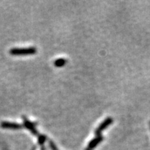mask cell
<instances>
[{
  "label": "cell",
  "mask_w": 150,
  "mask_h": 150,
  "mask_svg": "<svg viewBox=\"0 0 150 150\" xmlns=\"http://www.w3.org/2000/svg\"><path fill=\"white\" fill-rule=\"evenodd\" d=\"M112 120L111 118H107V119L105 120L98 127V128L97 129V130L95 131V134L97 135L100 134V133L102 132L103 130H104V129H106L108 125H110V124L112 123Z\"/></svg>",
  "instance_id": "2"
},
{
  "label": "cell",
  "mask_w": 150,
  "mask_h": 150,
  "mask_svg": "<svg viewBox=\"0 0 150 150\" xmlns=\"http://www.w3.org/2000/svg\"><path fill=\"white\" fill-rule=\"evenodd\" d=\"M2 128L8 129H20L21 128V125L17 123L8 122H2L1 124Z\"/></svg>",
  "instance_id": "3"
},
{
  "label": "cell",
  "mask_w": 150,
  "mask_h": 150,
  "mask_svg": "<svg viewBox=\"0 0 150 150\" xmlns=\"http://www.w3.org/2000/svg\"><path fill=\"white\" fill-rule=\"evenodd\" d=\"M50 147L52 148V150H59V149H57V147H56V145H54V144L52 142H50Z\"/></svg>",
  "instance_id": "8"
},
{
  "label": "cell",
  "mask_w": 150,
  "mask_h": 150,
  "mask_svg": "<svg viewBox=\"0 0 150 150\" xmlns=\"http://www.w3.org/2000/svg\"><path fill=\"white\" fill-rule=\"evenodd\" d=\"M45 137L43 136H41L40 138H39V140H38V142H40V144H42L43 142L45 141Z\"/></svg>",
  "instance_id": "7"
},
{
  "label": "cell",
  "mask_w": 150,
  "mask_h": 150,
  "mask_svg": "<svg viewBox=\"0 0 150 150\" xmlns=\"http://www.w3.org/2000/svg\"><path fill=\"white\" fill-rule=\"evenodd\" d=\"M25 126L27 129H29V130L31 131L33 134H36V130H35L34 127H33V124H31V122H29L27 121L25 122Z\"/></svg>",
  "instance_id": "6"
},
{
  "label": "cell",
  "mask_w": 150,
  "mask_h": 150,
  "mask_svg": "<svg viewBox=\"0 0 150 150\" xmlns=\"http://www.w3.org/2000/svg\"><path fill=\"white\" fill-rule=\"evenodd\" d=\"M103 139V138L101 136H99L97 137V138H95V139L92 140L91 142H90L88 146V148L86 149V150H91L93 148H95L96 146L98 145L100 142H102V140Z\"/></svg>",
  "instance_id": "4"
},
{
  "label": "cell",
  "mask_w": 150,
  "mask_h": 150,
  "mask_svg": "<svg viewBox=\"0 0 150 150\" xmlns=\"http://www.w3.org/2000/svg\"><path fill=\"white\" fill-rule=\"evenodd\" d=\"M66 63V61L64 59H59L54 62V65L56 67H62Z\"/></svg>",
  "instance_id": "5"
},
{
  "label": "cell",
  "mask_w": 150,
  "mask_h": 150,
  "mask_svg": "<svg viewBox=\"0 0 150 150\" xmlns=\"http://www.w3.org/2000/svg\"><path fill=\"white\" fill-rule=\"evenodd\" d=\"M10 53L13 55H29L36 53V49L34 47L14 48L11 50Z\"/></svg>",
  "instance_id": "1"
}]
</instances>
